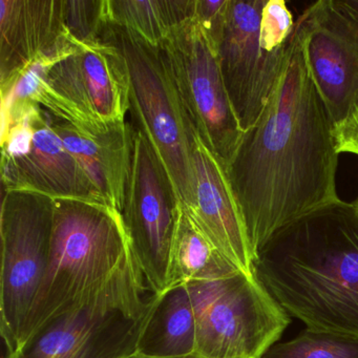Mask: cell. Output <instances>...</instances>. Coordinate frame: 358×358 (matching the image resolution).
<instances>
[{"label":"cell","instance_id":"6da1fadb","mask_svg":"<svg viewBox=\"0 0 358 358\" xmlns=\"http://www.w3.org/2000/svg\"><path fill=\"white\" fill-rule=\"evenodd\" d=\"M334 127L296 22L271 97L225 167L255 259L276 232L341 200Z\"/></svg>","mask_w":358,"mask_h":358},{"label":"cell","instance_id":"7a4b0ae2","mask_svg":"<svg viewBox=\"0 0 358 358\" xmlns=\"http://www.w3.org/2000/svg\"><path fill=\"white\" fill-rule=\"evenodd\" d=\"M253 273L290 317L307 328L358 338V215L332 203L276 232Z\"/></svg>","mask_w":358,"mask_h":358},{"label":"cell","instance_id":"3957f363","mask_svg":"<svg viewBox=\"0 0 358 358\" xmlns=\"http://www.w3.org/2000/svg\"><path fill=\"white\" fill-rule=\"evenodd\" d=\"M129 250L122 213L115 207L80 199H54L51 257L22 345L43 324L97 293Z\"/></svg>","mask_w":358,"mask_h":358},{"label":"cell","instance_id":"277c9868","mask_svg":"<svg viewBox=\"0 0 358 358\" xmlns=\"http://www.w3.org/2000/svg\"><path fill=\"white\" fill-rule=\"evenodd\" d=\"M143 272L129 250L108 282L78 307L43 324L7 358H127L161 294L143 299Z\"/></svg>","mask_w":358,"mask_h":358},{"label":"cell","instance_id":"5b68a950","mask_svg":"<svg viewBox=\"0 0 358 358\" xmlns=\"http://www.w3.org/2000/svg\"><path fill=\"white\" fill-rule=\"evenodd\" d=\"M104 43L114 45L127 64L131 123L154 146L182 206L190 208L196 192L194 131L178 93L166 56L127 27L110 22Z\"/></svg>","mask_w":358,"mask_h":358},{"label":"cell","instance_id":"8992f818","mask_svg":"<svg viewBox=\"0 0 358 358\" xmlns=\"http://www.w3.org/2000/svg\"><path fill=\"white\" fill-rule=\"evenodd\" d=\"M203 358H262L291 317L253 274L187 284Z\"/></svg>","mask_w":358,"mask_h":358},{"label":"cell","instance_id":"52a82bcc","mask_svg":"<svg viewBox=\"0 0 358 358\" xmlns=\"http://www.w3.org/2000/svg\"><path fill=\"white\" fill-rule=\"evenodd\" d=\"M54 199L3 189L0 213V333L8 356L22 348L24 330L51 257Z\"/></svg>","mask_w":358,"mask_h":358},{"label":"cell","instance_id":"ba28073f","mask_svg":"<svg viewBox=\"0 0 358 358\" xmlns=\"http://www.w3.org/2000/svg\"><path fill=\"white\" fill-rule=\"evenodd\" d=\"M181 207L156 150L133 124L131 173L122 217L129 246L155 294L171 288V252Z\"/></svg>","mask_w":358,"mask_h":358},{"label":"cell","instance_id":"9c48e42d","mask_svg":"<svg viewBox=\"0 0 358 358\" xmlns=\"http://www.w3.org/2000/svg\"><path fill=\"white\" fill-rule=\"evenodd\" d=\"M32 102L73 124L125 122L131 103L124 58L110 43L77 45L48 69Z\"/></svg>","mask_w":358,"mask_h":358},{"label":"cell","instance_id":"30bf717a","mask_svg":"<svg viewBox=\"0 0 358 358\" xmlns=\"http://www.w3.org/2000/svg\"><path fill=\"white\" fill-rule=\"evenodd\" d=\"M161 48L194 134L226 167L244 131L230 103L213 43L194 17L176 28Z\"/></svg>","mask_w":358,"mask_h":358},{"label":"cell","instance_id":"8fae6325","mask_svg":"<svg viewBox=\"0 0 358 358\" xmlns=\"http://www.w3.org/2000/svg\"><path fill=\"white\" fill-rule=\"evenodd\" d=\"M3 189L30 190L52 199L103 202L53 131L38 104L1 124Z\"/></svg>","mask_w":358,"mask_h":358},{"label":"cell","instance_id":"7c38bea8","mask_svg":"<svg viewBox=\"0 0 358 358\" xmlns=\"http://www.w3.org/2000/svg\"><path fill=\"white\" fill-rule=\"evenodd\" d=\"M266 1L229 0L223 29L215 43L224 85L243 131L259 120L286 56L287 45L273 52L261 45L259 28Z\"/></svg>","mask_w":358,"mask_h":358},{"label":"cell","instance_id":"4fadbf2b","mask_svg":"<svg viewBox=\"0 0 358 358\" xmlns=\"http://www.w3.org/2000/svg\"><path fill=\"white\" fill-rule=\"evenodd\" d=\"M297 22L310 74L339 124L358 104V20L343 0H320Z\"/></svg>","mask_w":358,"mask_h":358},{"label":"cell","instance_id":"5bb4252c","mask_svg":"<svg viewBox=\"0 0 358 358\" xmlns=\"http://www.w3.org/2000/svg\"><path fill=\"white\" fill-rule=\"evenodd\" d=\"M64 0H0V87L7 89L33 62L62 58L77 43L64 22Z\"/></svg>","mask_w":358,"mask_h":358},{"label":"cell","instance_id":"9a60e30c","mask_svg":"<svg viewBox=\"0 0 358 358\" xmlns=\"http://www.w3.org/2000/svg\"><path fill=\"white\" fill-rule=\"evenodd\" d=\"M196 192L185 209L211 244L240 271L253 274L255 255L223 163L194 134Z\"/></svg>","mask_w":358,"mask_h":358},{"label":"cell","instance_id":"2e32d148","mask_svg":"<svg viewBox=\"0 0 358 358\" xmlns=\"http://www.w3.org/2000/svg\"><path fill=\"white\" fill-rule=\"evenodd\" d=\"M43 110L101 200L122 213L131 173V122L73 124Z\"/></svg>","mask_w":358,"mask_h":358},{"label":"cell","instance_id":"e0dca14e","mask_svg":"<svg viewBox=\"0 0 358 358\" xmlns=\"http://www.w3.org/2000/svg\"><path fill=\"white\" fill-rule=\"evenodd\" d=\"M138 353L155 358H184L196 354V324L187 285L161 294L138 345Z\"/></svg>","mask_w":358,"mask_h":358},{"label":"cell","instance_id":"ac0fdd59","mask_svg":"<svg viewBox=\"0 0 358 358\" xmlns=\"http://www.w3.org/2000/svg\"><path fill=\"white\" fill-rule=\"evenodd\" d=\"M238 271L211 244L182 206L171 252V288L179 285L220 280Z\"/></svg>","mask_w":358,"mask_h":358},{"label":"cell","instance_id":"d6986e66","mask_svg":"<svg viewBox=\"0 0 358 358\" xmlns=\"http://www.w3.org/2000/svg\"><path fill=\"white\" fill-rule=\"evenodd\" d=\"M110 22L161 45L178 27L192 20L196 0H108Z\"/></svg>","mask_w":358,"mask_h":358},{"label":"cell","instance_id":"ffe728a7","mask_svg":"<svg viewBox=\"0 0 358 358\" xmlns=\"http://www.w3.org/2000/svg\"><path fill=\"white\" fill-rule=\"evenodd\" d=\"M262 358H358V338L306 328L291 341L274 343Z\"/></svg>","mask_w":358,"mask_h":358},{"label":"cell","instance_id":"44dd1931","mask_svg":"<svg viewBox=\"0 0 358 358\" xmlns=\"http://www.w3.org/2000/svg\"><path fill=\"white\" fill-rule=\"evenodd\" d=\"M62 11L66 32L75 43H104L110 22L108 0H64Z\"/></svg>","mask_w":358,"mask_h":358},{"label":"cell","instance_id":"7402d4cb","mask_svg":"<svg viewBox=\"0 0 358 358\" xmlns=\"http://www.w3.org/2000/svg\"><path fill=\"white\" fill-rule=\"evenodd\" d=\"M294 27L292 14L284 0H267L259 28L262 47L269 52L282 49L290 39Z\"/></svg>","mask_w":358,"mask_h":358},{"label":"cell","instance_id":"603a6c76","mask_svg":"<svg viewBox=\"0 0 358 358\" xmlns=\"http://www.w3.org/2000/svg\"><path fill=\"white\" fill-rule=\"evenodd\" d=\"M333 136L338 154L358 156V104L343 122L335 125Z\"/></svg>","mask_w":358,"mask_h":358},{"label":"cell","instance_id":"cb8c5ba5","mask_svg":"<svg viewBox=\"0 0 358 358\" xmlns=\"http://www.w3.org/2000/svg\"><path fill=\"white\" fill-rule=\"evenodd\" d=\"M345 7L352 12L354 16L358 20V0H343Z\"/></svg>","mask_w":358,"mask_h":358},{"label":"cell","instance_id":"d4e9b609","mask_svg":"<svg viewBox=\"0 0 358 358\" xmlns=\"http://www.w3.org/2000/svg\"><path fill=\"white\" fill-rule=\"evenodd\" d=\"M198 356H199L198 354H196V355L188 356V357H184V358H196V357H198ZM127 358H155V357H150V356L142 355V354H139L137 352V353L134 354V355L129 356V357H127Z\"/></svg>","mask_w":358,"mask_h":358},{"label":"cell","instance_id":"484cf974","mask_svg":"<svg viewBox=\"0 0 358 358\" xmlns=\"http://www.w3.org/2000/svg\"><path fill=\"white\" fill-rule=\"evenodd\" d=\"M352 204H353L354 209H355L356 213H357L358 215V198L356 199Z\"/></svg>","mask_w":358,"mask_h":358},{"label":"cell","instance_id":"4316f807","mask_svg":"<svg viewBox=\"0 0 358 358\" xmlns=\"http://www.w3.org/2000/svg\"><path fill=\"white\" fill-rule=\"evenodd\" d=\"M196 358H203V357H201V356H198V357H196Z\"/></svg>","mask_w":358,"mask_h":358}]
</instances>
